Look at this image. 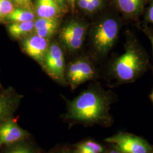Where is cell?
I'll list each match as a JSON object with an SVG mask.
<instances>
[{
	"label": "cell",
	"mask_w": 153,
	"mask_h": 153,
	"mask_svg": "<svg viewBox=\"0 0 153 153\" xmlns=\"http://www.w3.org/2000/svg\"><path fill=\"white\" fill-rule=\"evenodd\" d=\"M7 153H35L26 145H18L10 149Z\"/></svg>",
	"instance_id": "d6986e66"
},
{
	"label": "cell",
	"mask_w": 153,
	"mask_h": 153,
	"mask_svg": "<svg viewBox=\"0 0 153 153\" xmlns=\"http://www.w3.org/2000/svg\"><path fill=\"white\" fill-rule=\"evenodd\" d=\"M105 141L113 145L121 153H149L150 152L146 142L140 137L128 133H118L106 138Z\"/></svg>",
	"instance_id": "277c9868"
},
{
	"label": "cell",
	"mask_w": 153,
	"mask_h": 153,
	"mask_svg": "<svg viewBox=\"0 0 153 153\" xmlns=\"http://www.w3.org/2000/svg\"><path fill=\"white\" fill-rule=\"evenodd\" d=\"M102 0H88L86 11L91 13L97 10L102 5Z\"/></svg>",
	"instance_id": "ffe728a7"
},
{
	"label": "cell",
	"mask_w": 153,
	"mask_h": 153,
	"mask_svg": "<svg viewBox=\"0 0 153 153\" xmlns=\"http://www.w3.org/2000/svg\"><path fill=\"white\" fill-rule=\"evenodd\" d=\"M66 153V152H59V153Z\"/></svg>",
	"instance_id": "f546056e"
},
{
	"label": "cell",
	"mask_w": 153,
	"mask_h": 153,
	"mask_svg": "<svg viewBox=\"0 0 153 153\" xmlns=\"http://www.w3.org/2000/svg\"><path fill=\"white\" fill-rule=\"evenodd\" d=\"M59 23L57 18H39L34 22V29L36 30L42 28L46 27L52 25Z\"/></svg>",
	"instance_id": "ac0fdd59"
},
{
	"label": "cell",
	"mask_w": 153,
	"mask_h": 153,
	"mask_svg": "<svg viewBox=\"0 0 153 153\" xmlns=\"http://www.w3.org/2000/svg\"><path fill=\"white\" fill-rule=\"evenodd\" d=\"M149 60L144 50L135 39L130 38L124 52L115 60L112 71L120 82L135 81L147 69Z\"/></svg>",
	"instance_id": "7a4b0ae2"
},
{
	"label": "cell",
	"mask_w": 153,
	"mask_h": 153,
	"mask_svg": "<svg viewBox=\"0 0 153 153\" xmlns=\"http://www.w3.org/2000/svg\"></svg>",
	"instance_id": "4dcf8cb0"
},
{
	"label": "cell",
	"mask_w": 153,
	"mask_h": 153,
	"mask_svg": "<svg viewBox=\"0 0 153 153\" xmlns=\"http://www.w3.org/2000/svg\"><path fill=\"white\" fill-rule=\"evenodd\" d=\"M59 26V23H57L55 25H51L46 27L42 28L39 30H36V33L39 36L45 39H49L52 35L55 34L56 32L58 27Z\"/></svg>",
	"instance_id": "e0dca14e"
},
{
	"label": "cell",
	"mask_w": 153,
	"mask_h": 153,
	"mask_svg": "<svg viewBox=\"0 0 153 153\" xmlns=\"http://www.w3.org/2000/svg\"><path fill=\"white\" fill-rule=\"evenodd\" d=\"M150 99H152V100L153 101V92H152V93L151 94V95H150Z\"/></svg>",
	"instance_id": "83f0119b"
},
{
	"label": "cell",
	"mask_w": 153,
	"mask_h": 153,
	"mask_svg": "<svg viewBox=\"0 0 153 153\" xmlns=\"http://www.w3.org/2000/svg\"><path fill=\"white\" fill-rule=\"evenodd\" d=\"M146 19L149 23L153 24V1L148 10Z\"/></svg>",
	"instance_id": "44dd1931"
},
{
	"label": "cell",
	"mask_w": 153,
	"mask_h": 153,
	"mask_svg": "<svg viewBox=\"0 0 153 153\" xmlns=\"http://www.w3.org/2000/svg\"><path fill=\"white\" fill-rule=\"evenodd\" d=\"M67 1H68L69 2H70V3L71 4V6H72V0H67Z\"/></svg>",
	"instance_id": "f1b7e54d"
},
{
	"label": "cell",
	"mask_w": 153,
	"mask_h": 153,
	"mask_svg": "<svg viewBox=\"0 0 153 153\" xmlns=\"http://www.w3.org/2000/svg\"><path fill=\"white\" fill-rule=\"evenodd\" d=\"M95 71L90 62L80 59L69 66L67 76L71 87L76 88L82 83L93 78Z\"/></svg>",
	"instance_id": "52a82bcc"
},
{
	"label": "cell",
	"mask_w": 153,
	"mask_h": 153,
	"mask_svg": "<svg viewBox=\"0 0 153 153\" xmlns=\"http://www.w3.org/2000/svg\"><path fill=\"white\" fill-rule=\"evenodd\" d=\"M35 15L32 11L23 9H16L7 16L6 21L12 23L27 22L33 21Z\"/></svg>",
	"instance_id": "4fadbf2b"
},
{
	"label": "cell",
	"mask_w": 153,
	"mask_h": 153,
	"mask_svg": "<svg viewBox=\"0 0 153 153\" xmlns=\"http://www.w3.org/2000/svg\"><path fill=\"white\" fill-rule=\"evenodd\" d=\"M49 46L48 39L42 38L37 35L28 37L22 44L25 52L40 63L44 62Z\"/></svg>",
	"instance_id": "ba28073f"
},
{
	"label": "cell",
	"mask_w": 153,
	"mask_h": 153,
	"mask_svg": "<svg viewBox=\"0 0 153 153\" xmlns=\"http://www.w3.org/2000/svg\"><path fill=\"white\" fill-rule=\"evenodd\" d=\"M36 12L39 18H57L62 11L55 0H36Z\"/></svg>",
	"instance_id": "30bf717a"
},
{
	"label": "cell",
	"mask_w": 153,
	"mask_h": 153,
	"mask_svg": "<svg viewBox=\"0 0 153 153\" xmlns=\"http://www.w3.org/2000/svg\"><path fill=\"white\" fill-rule=\"evenodd\" d=\"M14 10L10 0H0V22L6 21V18Z\"/></svg>",
	"instance_id": "9a60e30c"
},
{
	"label": "cell",
	"mask_w": 153,
	"mask_h": 153,
	"mask_svg": "<svg viewBox=\"0 0 153 153\" xmlns=\"http://www.w3.org/2000/svg\"><path fill=\"white\" fill-rule=\"evenodd\" d=\"M116 5L126 16H137L142 10L144 0H115Z\"/></svg>",
	"instance_id": "8fae6325"
},
{
	"label": "cell",
	"mask_w": 153,
	"mask_h": 153,
	"mask_svg": "<svg viewBox=\"0 0 153 153\" xmlns=\"http://www.w3.org/2000/svg\"><path fill=\"white\" fill-rule=\"evenodd\" d=\"M27 136V132L11 119H7L0 124V146L19 142Z\"/></svg>",
	"instance_id": "9c48e42d"
},
{
	"label": "cell",
	"mask_w": 153,
	"mask_h": 153,
	"mask_svg": "<svg viewBox=\"0 0 153 153\" xmlns=\"http://www.w3.org/2000/svg\"><path fill=\"white\" fill-rule=\"evenodd\" d=\"M12 108V102L7 99L0 98V123L10 114Z\"/></svg>",
	"instance_id": "2e32d148"
},
{
	"label": "cell",
	"mask_w": 153,
	"mask_h": 153,
	"mask_svg": "<svg viewBox=\"0 0 153 153\" xmlns=\"http://www.w3.org/2000/svg\"><path fill=\"white\" fill-rule=\"evenodd\" d=\"M75 1H76V0H72V7H74V6Z\"/></svg>",
	"instance_id": "4316f807"
},
{
	"label": "cell",
	"mask_w": 153,
	"mask_h": 153,
	"mask_svg": "<svg viewBox=\"0 0 153 153\" xmlns=\"http://www.w3.org/2000/svg\"><path fill=\"white\" fill-rule=\"evenodd\" d=\"M13 1L16 2L17 4L19 5H28L30 4V0H13Z\"/></svg>",
	"instance_id": "d4e9b609"
},
{
	"label": "cell",
	"mask_w": 153,
	"mask_h": 153,
	"mask_svg": "<svg viewBox=\"0 0 153 153\" xmlns=\"http://www.w3.org/2000/svg\"><path fill=\"white\" fill-rule=\"evenodd\" d=\"M120 25L113 18L103 19L95 26L92 35L93 45L100 54L109 52L118 38Z\"/></svg>",
	"instance_id": "3957f363"
},
{
	"label": "cell",
	"mask_w": 153,
	"mask_h": 153,
	"mask_svg": "<svg viewBox=\"0 0 153 153\" xmlns=\"http://www.w3.org/2000/svg\"><path fill=\"white\" fill-rule=\"evenodd\" d=\"M55 2L60 7L62 12H66L68 10V7L66 4L65 0H55Z\"/></svg>",
	"instance_id": "7402d4cb"
},
{
	"label": "cell",
	"mask_w": 153,
	"mask_h": 153,
	"mask_svg": "<svg viewBox=\"0 0 153 153\" xmlns=\"http://www.w3.org/2000/svg\"><path fill=\"white\" fill-rule=\"evenodd\" d=\"M108 102L107 98L95 90H87L74 99L69 108L68 117L88 123L107 120Z\"/></svg>",
	"instance_id": "6da1fadb"
},
{
	"label": "cell",
	"mask_w": 153,
	"mask_h": 153,
	"mask_svg": "<svg viewBox=\"0 0 153 153\" xmlns=\"http://www.w3.org/2000/svg\"><path fill=\"white\" fill-rule=\"evenodd\" d=\"M34 28V21L14 22L8 26V31L14 38H21Z\"/></svg>",
	"instance_id": "7c38bea8"
},
{
	"label": "cell",
	"mask_w": 153,
	"mask_h": 153,
	"mask_svg": "<svg viewBox=\"0 0 153 153\" xmlns=\"http://www.w3.org/2000/svg\"><path fill=\"white\" fill-rule=\"evenodd\" d=\"M109 153H121L120 152H119V151H117V150H111V151H110L109 152Z\"/></svg>",
	"instance_id": "484cf974"
},
{
	"label": "cell",
	"mask_w": 153,
	"mask_h": 153,
	"mask_svg": "<svg viewBox=\"0 0 153 153\" xmlns=\"http://www.w3.org/2000/svg\"><path fill=\"white\" fill-rule=\"evenodd\" d=\"M43 64L48 74L53 78L59 82L64 81V58L58 44L49 45Z\"/></svg>",
	"instance_id": "5b68a950"
},
{
	"label": "cell",
	"mask_w": 153,
	"mask_h": 153,
	"mask_svg": "<svg viewBox=\"0 0 153 153\" xmlns=\"http://www.w3.org/2000/svg\"><path fill=\"white\" fill-rule=\"evenodd\" d=\"M86 26L81 22L72 21L62 28L60 33L61 39L71 51L81 48L86 33Z\"/></svg>",
	"instance_id": "8992f818"
},
{
	"label": "cell",
	"mask_w": 153,
	"mask_h": 153,
	"mask_svg": "<svg viewBox=\"0 0 153 153\" xmlns=\"http://www.w3.org/2000/svg\"><path fill=\"white\" fill-rule=\"evenodd\" d=\"M104 148L93 141H86L76 146L73 153H102Z\"/></svg>",
	"instance_id": "5bb4252c"
},
{
	"label": "cell",
	"mask_w": 153,
	"mask_h": 153,
	"mask_svg": "<svg viewBox=\"0 0 153 153\" xmlns=\"http://www.w3.org/2000/svg\"><path fill=\"white\" fill-rule=\"evenodd\" d=\"M77 3L81 9L86 10L88 3V0H77Z\"/></svg>",
	"instance_id": "603a6c76"
},
{
	"label": "cell",
	"mask_w": 153,
	"mask_h": 153,
	"mask_svg": "<svg viewBox=\"0 0 153 153\" xmlns=\"http://www.w3.org/2000/svg\"><path fill=\"white\" fill-rule=\"evenodd\" d=\"M144 31L145 32V33L146 34V35L148 36V38L149 39V40L150 41L153 52V33L151 31H150L149 29H148V28H145Z\"/></svg>",
	"instance_id": "cb8c5ba5"
}]
</instances>
